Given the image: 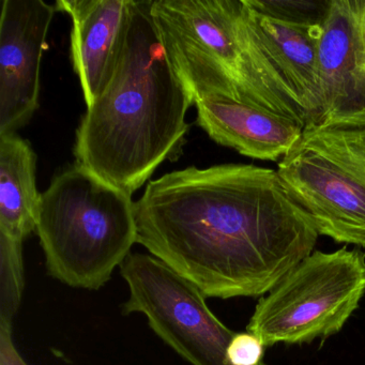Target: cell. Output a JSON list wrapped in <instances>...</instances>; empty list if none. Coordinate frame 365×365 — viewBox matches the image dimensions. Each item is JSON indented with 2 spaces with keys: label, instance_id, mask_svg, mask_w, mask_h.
Segmentation results:
<instances>
[{
  "label": "cell",
  "instance_id": "cell-7",
  "mask_svg": "<svg viewBox=\"0 0 365 365\" xmlns=\"http://www.w3.org/2000/svg\"><path fill=\"white\" fill-rule=\"evenodd\" d=\"M119 268L129 287L123 313L146 316L153 332L190 364L232 365L227 349L237 332L211 312L196 286L148 254L131 253Z\"/></svg>",
  "mask_w": 365,
  "mask_h": 365
},
{
  "label": "cell",
  "instance_id": "cell-17",
  "mask_svg": "<svg viewBox=\"0 0 365 365\" xmlns=\"http://www.w3.org/2000/svg\"><path fill=\"white\" fill-rule=\"evenodd\" d=\"M0 365H29L14 346L12 324H0Z\"/></svg>",
  "mask_w": 365,
  "mask_h": 365
},
{
  "label": "cell",
  "instance_id": "cell-2",
  "mask_svg": "<svg viewBox=\"0 0 365 365\" xmlns=\"http://www.w3.org/2000/svg\"><path fill=\"white\" fill-rule=\"evenodd\" d=\"M148 0H133L114 76L87 108L74 146L82 164L133 194L163 162L180 155L193 106L151 16Z\"/></svg>",
  "mask_w": 365,
  "mask_h": 365
},
{
  "label": "cell",
  "instance_id": "cell-4",
  "mask_svg": "<svg viewBox=\"0 0 365 365\" xmlns=\"http://www.w3.org/2000/svg\"><path fill=\"white\" fill-rule=\"evenodd\" d=\"M41 197L36 232L48 275L74 288L103 287L138 242L131 194L76 162Z\"/></svg>",
  "mask_w": 365,
  "mask_h": 365
},
{
  "label": "cell",
  "instance_id": "cell-3",
  "mask_svg": "<svg viewBox=\"0 0 365 365\" xmlns=\"http://www.w3.org/2000/svg\"><path fill=\"white\" fill-rule=\"evenodd\" d=\"M151 16L192 102L225 96L307 125L245 0H153Z\"/></svg>",
  "mask_w": 365,
  "mask_h": 365
},
{
  "label": "cell",
  "instance_id": "cell-18",
  "mask_svg": "<svg viewBox=\"0 0 365 365\" xmlns=\"http://www.w3.org/2000/svg\"><path fill=\"white\" fill-rule=\"evenodd\" d=\"M359 11H360L361 20L365 27V0H358Z\"/></svg>",
  "mask_w": 365,
  "mask_h": 365
},
{
  "label": "cell",
  "instance_id": "cell-12",
  "mask_svg": "<svg viewBox=\"0 0 365 365\" xmlns=\"http://www.w3.org/2000/svg\"><path fill=\"white\" fill-rule=\"evenodd\" d=\"M252 14L264 50L307 114V123H312L320 106L318 48L322 25L300 26L266 18L253 10Z\"/></svg>",
  "mask_w": 365,
  "mask_h": 365
},
{
  "label": "cell",
  "instance_id": "cell-15",
  "mask_svg": "<svg viewBox=\"0 0 365 365\" xmlns=\"http://www.w3.org/2000/svg\"><path fill=\"white\" fill-rule=\"evenodd\" d=\"M256 14L300 26H322L332 0H247Z\"/></svg>",
  "mask_w": 365,
  "mask_h": 365
},
{
  "label": "cell",
  "instance_id": "cell-11",
  "mask_svg": "<svg viewBox=\"0 0 365 365\" xmlns=\"http://www.w3.org/2000/svg\"><path fill=\"white\" fill-rule=\"evenodd\" d=\"M193 104L197 125L211 140L252 159L281 161L304 129L287 117L225 96H200Z\"/></svg>",
  "mask_w": 365,
  "mask_h": 365
},
{
  "label": "cell",
  "instance_id": "cell-16",
  "mask_svg": "<svg viewBox=\"0 0 365 365\" xmlns=\"http://www.w3.org/2000/svg\"><path fill=\"white\" fill-rule=\"evenodd\" d=\"M264 346L252 333H236L227 349V359L232 365H260Z\"/></svg>",
  "mask_w": 365,
  "mask_h": 365
},
{
  "label": "cell",
  "instance_id": "cell-8",
  "mask_svg": "<svg viewBox=\"0 0 365 365\" xmlns=\"http://www.w3.org/2000/svg\"><path fill=\"white\" fill-rule=\"evenodd\" d=\"M55 6L4 0L0 18V135L16 133L39 106L40 69Z\"/></svg>",
  "mask_w": 365,
  "mask_h": 365
},
{
  "label": "cell",
  "instance_id": "cell-9",
  "mask_svg": "<svg viewBox=\"0 0 365 365\" xmlns=\"http://www.w3.org/2000/svg\"><path fill=\"white\" fill-rule=\"evenodd\" d=\"M320 127L365 125V41L356 0H332L318 48Z\"/></svg>",
  "mask_w": 365,
  "mask_h": 365
},
{
  "label": "cell",
  "instance_id": "cell-14",
  "mask_svg": "<svg viewBox=\"0 0 365 365\" xmlns=\"http://www.w3.org/2000/svg\"><path fill=\"white\" fill-rule=\"evenodd\" d=\"M23 242L0 234V324H12L24 289Z\"/></svg>",
  "mask_w": 365,
  "mask_h": 365
},
{
  "label": "cell",
  "instance_id": "cell-13",
  "mask_svg": "<svg viewBox=\"0 0 365 365\" xmlns=\"http://www.w3.org/2000/svg\"><path fill=\"white\" fill-rule=\"evenodd\" d=\"M36 165L27 140L16 133L0 135V234L22 242L36 232L41 208Z\"/></svg>",
  "mask_w": 365,
  "mask_h": 365
},
{
  "label": "cell",
  "instance_id": "cell-6",
  "mask_svg": "<svg viewBox=\"0 0 365 365\" xmlns=\"http://www.w3.org/2000/svg\"><path fill=\"white\" fill-rule=\"evenodd\" d=\"M364 292L362 252H313L260 299L247 332L264 347L330 336L341 330Z\"/></svg>",
  "mask_w": 365,
  "mask_h": 365
},
{
  "label": "cell",
  "instance_id": "cell-5",
  "mask_svg": "<svg viewBox=\"0 0 365 365\" xmlns=\"http://www.w3.org/2000/svg\"><path fill=\"white\" fill-rule=\"evenodd\" d=\"M277 174L318 234L365 247V125L307 123Z\"/></svg>",
  "mask_w": 365,
  "mask_h": 365
},
{
  "label": "cell",
  "instance_id": "cell-10",
  "mask_svg": "<svg viewBox=\"0 0 365 365\" xmlns=\"http://www.w3.org/2000/svg\"><path fill=\"white\" fill-rule=\"evenodd\" d=\"M133 0H58L56 10L72 19L71 56L87 108L114 76Z\"/></svg>",
  "mask_w": 365,
  "mask_h": 365
},
{
  "label": "cell",
  "instance_id": "cell-1",
  "mask_svg": "<svg viewBox=\"0 0 365 365\" xmlns=\"http://www.w3.org/2000/svg\"><path fill=\"white\" fill-rule=\"evenodd\" d=\"M135 213L138 243L206 298L270 292L319 236L277 172L250 164L168 173Z\"/></svg>",
  "mask_w": 365,
  "mask_h": 365
}]
</instances>
